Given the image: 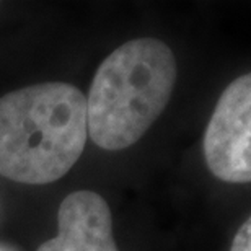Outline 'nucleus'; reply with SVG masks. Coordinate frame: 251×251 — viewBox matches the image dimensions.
<instances>
[{"label":"nucleus","mask_w":251,"mask_h":251,"mask_svg":"<svg viewBox=\"0 0 251 251\" xmlns=\"http://www.w3.org/2000/svg\"><path fill=\"white\" fill-rule=\"evenodd\" d=\"M87 139V97L75 85L38 83L0 98V175L12 181H57L78 162Z\"/></svg>","instance_id":"nucleus-1"},{"label":"nucleus","mask_w":251,"mask_h":251,"mask_svg":"<svg viewBox=\"0 0 251 251\" xmlns=\"http://www.w3.org/2000/svg\"><path fill=\"white\" fill-rule=\"evenodd\" d=\"M176 77V59L158 39H132L114 49L92 80L88 137L103 150L134 145L167 108Z\"/></svg>","instance_id":"nucleus-2"},{"label":"nucleus","mask_w":251,"mask_h":251,"mask_svg":"<svg viewBox=\"0 0 251 251\" xmlns=\"http://www.w3.org/2000/svg\"><path fill=\"white\" fill-rule=\"evenodd\" d=\"M204 158L225 183L251 179V75L227 85L204 132Z\"/></svg>","instance_id":"nucleus-3"},{"label":"nucleus","mask_w":251,"mask_h":251,"mask_svg":"<svg viewBox=\"0 0 251 251\" xmlns=\"http://www.w3.org/2000/svg\"><path fill=\"white\" fill-rule=\"evenodd\" d=\"M57 225V237L44 242L38 251H119L111 209L98 193H70L59 205Z\"/></svg>","instance_id":"nucleus-4"},{"label":"nucleus","mask_w":251,"mask_h":251,"mask_svg":"<svg viewBox=\"0 0 251 251\" xmlns=\"http://www.w3.org/2000/svg\"><path fill=\"white\" fill-rule=\"evenodd\" d=\"M230 251H251V219L245 220V224L235 233Z\"/></svg>","instance_id":"nucleus-5"}]
</instances>
